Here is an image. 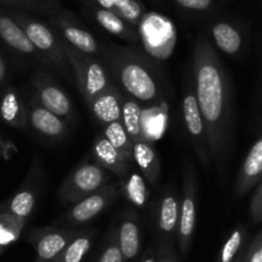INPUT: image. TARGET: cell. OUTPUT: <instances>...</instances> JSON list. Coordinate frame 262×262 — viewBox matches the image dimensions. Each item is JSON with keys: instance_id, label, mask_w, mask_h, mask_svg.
<instances>
[{"instance_id": "cell-1", "label": "cell", "mask_w": 262, "mask_h": 262, "mask_svg": "<svg viewBox=\"0 0 262 262\" xmlns=\"http://www.w3.org/2000/svg\"><path fill=\"white\" fill-rule=\"evenodd\" d=\"M191 74L196 103L207 131L211 163L225 173L233 139V90L217 50L206 36H198L191 54Z\"/></svg>"}, {"instance_id": "cell-2", "label": "cell", "mask_w": 262, "mask_h": 262, "mask_svg": "<svg viewBox=\"0 0 262 262\" xmlns=\"http://www.w3.org/2000/svg\"><path fill=\"white\" fill-rule=\"evenodd\" d=\"M99 59L116 86L142 105H153L165 99L167 84L160 63L140 48L102 45Z\"/></svg>"}, {"instance_id": "cell-3", "label": "cell", "mask_w": 262, "mask_h": 262, "mask_svg": "<svg viewBox=\"0 0 262 262\" xmlns=\"http://www.w3.org/2000/svg\"><path fill=\"white\" fill-rule=\"evenodd\" d=\"M63 48L71 66L75 84L86 104L115 84L99 58L85 54L64 41Z\"/></svg>"}, {"instance_id": "cell-4", "label": "cell", "mask_w": 262, "mask_h": 262, "mask_svg": "<svg viewBox=\"0 0 262 262\" xmlns=\"http://www.w3.org/2000/svg\"><path fill=\"white\" fill-rule=\"evenodd\" d=\"M13 18L24 29L37 52L49 62L50 69L57 71L66 80L75 81L71 66H70L69 58L66 54L63 41L59 35L55 34L49 26L37 19L30 18L22 14H16Z\"/></svg>"}, {"instance_id": "cell-5", "label": "cell", "mask_w": 262, "mask_h": 262, "mask_svg": "<svg viewBox=\"0 0 262 262\" xmlns=\"http://www.w3.org/2000/svg\"><path fill=\"white\" fill-rule=\"evenodd\" d=\"M110 179V172L95 161L80 163L63 180L58 201L62 206L75 205L111 183Z\"/></svg>"}, {"instance_id": "cell-6", "label": "cell", "mask_w": 262, "mask_h": 262, "mask_svg": "<svg viewBox=\"0 0 262 262\" xmlns=\"http://www.w3.org/2000/svg\"><path fill=\"white\" fill-rule=\"evenodd\" d=\"M196 196H198V179H196L195 167L193 162L188 161L184 170L183 193H181L178 233H176L179 251L183 257L189 254L195 233Z\"/></svg>"}, {"instance_id": "cell-7", "label": "cell", "mask_w": 262, "mask_h": 262, "mask_svg": "<svg viewBox=\"0 0 262 262\" xmlns=\"http://www.w3.org/2000/svg\"><path fill=\"white\" fill-rule=\"evenodd\" d=\"M32 98L39 104L59 116L66 122L72 123L76 117L74 103L69 94L48 71V69H39L31 77Z\"/></svg>"}, {"instance_id": "cell-8", "label": "cell", "mask_w": 262, "mask_h": 262, "mask_svg": "<svg viewBox=\"0 0 262 262\" xmlns=\"http://www.w3.org/2000/svg\"><path fill=\"white\" fill-rule=\"evenodd\" d=\"M181 110H183V117L184 123H185L186 134H188L189 140H190L194 155H195L198 161L206 168L210 167L211 155L207 140V131H206V125L203 122L198 103H196L195 93H194L193 82L191 81L186 85L185 93H184L183 97Z\"/></svg>"}, {"instance_id": "cell-9", "label": "cell", "mask_w": 262, "mask_h": 262, "mask_svg": "<svg viewBox=\"0 0 262 262\" xmlns=\"http://www.w3.org/2000/svg\"><path fill=\"white\" fill-rule=\"evenodd\" d=\"M121 193L120 181H111L95 193L85 196L84 200L72 205L63 216L66 226L80 228L99 216L107 207H110Z\"/></svg>"}, {"instance_id": "cell-10", "label": "cell", "mask_w": 262, "mask_h": 262, "mask_svg": "<svg viewBox=\"0 0 262 262\" xmlns=\"http://www.w3.org/2000/svg\"><path fill=\"white\" fill-rule=\"evenodd\" d=\"M42 183V170L40 161H32L26 179L19 186L18 190L0 205V213H9L16 217L29 220L34 212L37 198L40 194V185Z\"/></svg>"}, {"instance_id": "cell-11", "label": "cell", "mask_w": 262, "mask_h": 262, "mask_svg": "<svg viewBox=\"0 0 262 262\" xmlns=\"http://www.w3.org/2000/svg\"><path fill=\"white\" fill-rule=\"evenodd\" d=\"M0 40L17 57L39 69L50 70V64L32 45L31 40L12 16L0 13Z\"/></svg>"}, {"instance_id": "cell-12", "label": "cell", "mask_w": 262, "mask_h": 262, "mask_svg": "<svg viewBox=\"0 0 262 262\" xmlns=\"http://www.w3.org/2000/svg\"><path fill=\"white\" fill-rule=\"evenodd\" d=\"M80 228H59V226H45L30 231L29 242L36 252L37 259L49 261L57 258L67 244L76 236Z\"/></svg>"}, {"instance_id": "cell-13", "label": "cell", "mask_w": 262, "mask_h": 262, "mask_svg": "<svg viewBox=\"0 0 262 262\" xmlns=\"http://www.w3.org/2000/svg\"><path fill=\"white\" fill-rule=\"evenodd\" d=\"M180 201L173 186H167L160 196L156 208V236L157 242L175 243L179 224Z\"/></svg>"}, {"instance_id": "cell-14", "label": "cell", "mask_w": 262, "mask_h": 262, "mask_svg": "<svg viewBox=\"0 0 262 262\" xmlns=\"http://www.w3.org/2000/svg\"><path fill=\"white\" fill-rule=\"evenodd\" d=\"M27 107L29 127L47 140H60L69 134V123L42 107L31 97Z\"/></svg>"}, {"instance_id": "cell-15", "label": "cell", "mask_w": 262, "mask_h": 262, "mask_svg": "<svg viewBox=\"0 0 262 262\" xmlns=\"http://www.w3.org/2000/svg\"><path fill=\"white\" fill-rule=\"evenodd\" d=\"M262 179V135L256 140L247 153L238 171V176L234 186L236 196L247 195L252 189L257 186Z\"/></svg>"}, {"instance_id": "cell-16", "label": "cell", "mask_w": 262, "mask_h": 262, "mask_svg": "<svg viewBox=\"0 0 262 262\" xmlns=\"http://www.w3.org/2000/svg\"><path fill=\"white\" fill-rule=\"evenodd\" d=\"M116 236L126 262L138 258L142 248V228L137 213L125 211L116 226Z\"/></svg>"}, {"instance_id": "cell-17", "label": "cell", "mask_w": 262, "mask_h": 262, "mask_svg": "<svg viewBox=\"0 0 262 262\" xmlns=\"http://www.w3.org/2000/svg\"><path fill=\"white\" fill-rule=\"evenodd\" d=\"M55 27H57V34L59 35L60 39L71 45L72 48L93 57H100L102 45L88 30L82 29L81 26L74 24L66 17H59L55 21Z\"/></svg>"}, {"instance_id": "cell-18", "label": "cell", "mask_w": 262, "mask_h": 262, "mask_svg": "<svg viewBox=\"0 0 262 262\" xmlns=\"http://www.w3.org/2000/svg\"><path fill=\"white\" fill-rule=\"evenodd\" d=\"M92 153L95 162L120 179L125 178L130 171L131 162H128L103 134H98L94 138Z\"/></svg>"}, {"instance_id": "cell-19", "label": "cell", "mask_w": 262, "mask_h": 262, "mask_svg": "<svg viewBox=\"0 0 262 262\" xmlns=\"http://www.w3.org/2000/svg\"><path fill=\"white\" fill-rule=\"evenodd\" d=\"M122 97L123 93L115 84L105 92L98 95L88 107L92 111L95 120L104 126L107 123L120 121L122 116Z\"/></svg>"}, {"instance_id": "cell-20", "label": "cell", "mask_w": 262, "mask_h": 262, "mask_svg": "<svg viewBox=\"0 0 262 262\" xmlns=\"http://www.w3.org/2000/svg\"><path fill=\"white\" fill-rule=\"evenodd\" d=\"M0 118L14 128L29 127L27 107L18 90L12 85L4 88L0 97Z\"/></svg>"}, {"instance_id": "cell-21", "label": "cell", "mask_w": 262, "mask_h": 262, "mask_svg": "<svg viewBox=\"0 0 262 262\" xmlns=\"http://www.w3.org/2000/svg\"><path fill=\"white\" fill-rule=\"evenodd\" d=\"M133 162L138 166L148 184L157 185L161 178V162L149 140L140 139L133 142Z\"/></svg>"}, {"instance_id": "cell-22", "label": "cell", "mask_w": 262, "mask_h": 262, "mask_svg": "<svg viewBox=\"0 0 262 262\" xmlns=\"http://www.w3.org/2000/svg\"><path fill=\"white\" fill-rule=\"evenodd\" d=\"M210 35L216 49L228 57H238L243 50V34L229 22L220 21L213 24L210 29Z\"/></svg>"}, {"instance_id": "cell-23", "label": "cell", "mask_w": 262, "mask_h": 262, "mask_svg": "<svg viewBox=\"0 0 262 262\" xmlns=\"http://www.w3.org/2000/svg\"><path fill=\"white\" fill-rule=\"evenodd\" d=\"M94 18L100 27H103L105 31L110 32L113 36L120 37V39L131 42V44H137L140 40L139 31H137V29L133 25L125 21L116 12L99 8L98 11H95Z\"/></svg>"}, {"instance_id": "cell-24", "label": "cell", "mask_w": 262, "mask_h": 262, "mask_svg": "<svg viewBox=\"0 0 262 262\" xmlns=\"http://www.w3.org/2000/svg\"><path fill=\"white\" fill-rule=\"evenodd\" d=\"M249 243L251 242L246 226H235L224 241L216 262H242Z\"/></svg>"}, {"instance_id": "cell-25", "label": "cell", "mask_w": 262, "mask_h": 262, "mask_svg": "<svg viewBox=\"0 0 262 262\" xmlns=\"http://www.w3.org/2000/svg\"><path fill=\"white\" fill-rule=\"evenodd\" d=\"M95 235H97L95 229H80L76 236L52 262H82L92 249Z\"/></svg>"}, {"instance_id": "cell-26", "label": "cell", "mask_w": 262, "mask_h": 262, "mask_svg": "<svg viewBox=\"0 0 262 262\" xmlns=\"http://www.w3.org/2000/svg\"><path fill=\"white\" fill-rule=\"evenodd\" d=\"M123 93V92H122ZM123 126H125L127 134L130 135L131 140L147 139L143 126V111L142 104L128 97L123 93L122 97V116H121Z\"/></svg>"}, {"instance_id": "cell-27", "label": "cell", "mask_w": 262, "mask_h": 262, "mask_svg": "<svg viewBox=\"0 0 262 262\" xmlns=\"http://www.w3.org/2000/svg\"><path fill=\"white\" fill-rule=\"evenodd\" d=\"M121 193L126 196V200L137 208H145L148 203V191L147 180L144 176L137 171H128L127 175L121 179Z\"/></svg>"}, {"instance_id": "cell-28", "label": "cell", "mask_w": 262, "mask_h": 262, "mask_svg": "<svg viewBox=\"0 0 262 262\" xmlns=\"http://www.w3.org/2000/svg\"><path fill=\"white\" fill-rule=\"evenodd\" d=\"M102 134L107 138L108 142L128 161L133 162V140L127 134L122 121H115V122L107 123L102 126Z\"/></svg>"}, {"instance_id": "cell-29", "label": "cell", "mask_w": 262, "mask_h": 262, "mask_svg": "<svg viewBox=\"0 0 262 262\" xmlns=\"http://www.w3.org/2000/svg\"><path fill=\"white\" fill-rule=\"evenodd\" d=\"M27 220L16 217L9 213H0V247L11 246L21 236Z\"/></svg>"}, {"instance_id": "cell-30", "label": "cell", "mask_w": 262, "mask_h": 262, "mask_svg": "<svg viewBox=\"0 0 262 262\" xmlns=\"http://www.w3.org/2000/svg\"><path fill=\"white\" fill-rule=\"evenodd\" d=\"M95 262H126L122 251L118 246L117 236H116V228L111 229L105 235L104 243L98 254Z\"/></svg>"}, {"instance_id": "cell-31", "label": "cell", "mask_w": 262, "mask_h": 262, "mask_svg": "<svg viewBox=\"0 0 262 262\" xmlns=\"http://www.w3.org/2000/svg\"><path fill=\"white\" fill-rule=\"evenodd\" d=\"M115 12L133 26H138L142 19V7L137 0H113Z\"/></svg>"}, {"instance_id": "cell-32", "label": "cell", "mask_w": 262, "mask_h": 262, "mask_svg": "<svg viewBox=\"0 0 262 262\" xmlns=\"http://www.w3.org/2000/svg\"><path fill=\"white\" fill-rule=\"evenodd\" d=\"M156 256L157 262H180L175 244L171 242H156Z\"/></svg>"}, {"instance_id": "cell-33", "label": "cell", "mask_w": 262, "mask_h": 262, "mask_svg": "<svg viewBox=\"0 0 262 262\" xmlns=\"http://www.w3.org/2000/svg\"><path fill=\"white\" fill-rule=\"evenodd\" d=\"M249 213L254 224L262 223V179L254 188L252 194L251 203H249Z\"/></svg>"}, {"instance_id": "cell-34", "label": "cell", "mask_w": 262, "mask_h": 262, "mask_svg": "<svg viewBox=\"0 0 262 262\" xmlns=\"http://www.w3.org/2000/svg\"><path fill=\"white\" fill-rule=\"evenodd\" d=\"M242 262H262V229L251 241Z\"/></svg>"}, {"instance_id": "cell-35", "label": "cell", "mask_w": 262, "mask_h": 262, "mask_svg": "<svg viewBox=\"0 0 262 262\" xmlns=\"http://www.w3.org/2000/svg\"><path fill=\"white\" fill-rule=\"evenodd\" d=\"M0 3L11 4V6L26 7V8L39 9V11H52V3H48L44 0H0Z\"/></svg>"}, {"instance_id": "cell-36", "label": "cell", "mask_w": 262, "mask_h": 262, "mask_svg": "<svg viewBox=\"0 0 262 262\" xmlns=\"http://www.w3.org/2000/svg\"><path fill=\"white\" fill-rule=\"evenodd\" d=\"M184 9L195 12H205L212 6V0H175Z\"/></svg>"}, {"instance_id": "cell-37", "label": "cell", "mask_w": 262, "mask_h": 262, "mask_svg": "<svg viewBox=\"0 0 262 262\" xmlns=\"http://www.w3.org/2000/svg\"><path fill=\"white\" fill-rule=\"evenodd\" d=\"M7 76H8V64H7L4 55L0 52V88L4 86V84H6Z\"/></svg>"}, {"instance_id": "cell-38", "label": "cell", "mask_w": 262, "mask_h": 262, "mask_svg": "<svg viewBox=\"0 0 262 262\" xmlns=\"http://www.w3.org/2000/svg\"><path fill=\"white\" fill-rule=\"evenodd\" d=\"M142 262H157V256H156V244L149 246L147 251L144 252L142 257Z\"/></svg>"}, {"instance_id": "cell-39", "label": "cell", "mask_w": 262, "mask_h": 262, "mask_svg": "<svg viewBox=\"0 0 262 262\" xmlns=\"http://www.w3.org/2000/svg\"><path fill=\"white\" fill-rule=\"evenodd\" d=\"M36 262H49V261H41V259H36Z\"/></svg>"}, {"instance_id": "cell-40", "label": "cell", "mask_w": 262, "mask_h": 262, "mask_svg": "<svg viewBox=\"0 0 262 262\" xmlns=\"http://www.w3.org/2000/svg\"><path fill=\"white\" fill-rule=\"evenodd\" d=\"M3 249H4L3 247H0V254H2V252H3Z\"/></svg>"}]
</instances>
